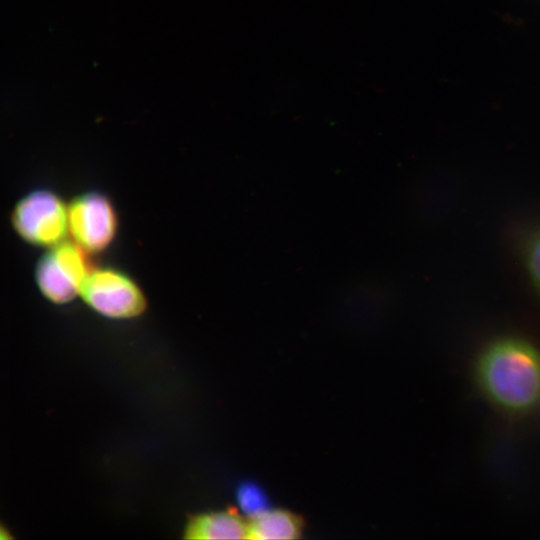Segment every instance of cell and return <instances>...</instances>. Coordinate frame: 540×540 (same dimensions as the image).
<instances>
[{
	"label": "cell",
	"mask_w": 540,
	"mask_h": 540,
	"mask_svg": "<svg viewBox=\"0 0 540 540\" xmlns=\"http://www.w3.org/2000/svg\"><path fill=\"white\" fill-rule=\"evenodd\" d=\"M475 375L482 392L506 412L527 413L540 405V351L525 340L490 343L477 359Z\"/></svg>",
	"instance_id": "obj_1"
},
{
	"label": "cell",
	"mask_w": 540,
	"mask_h": 540,
	"mask_svg": "<svg viewBox=\"0 0 540 540\" xmlns=\"http://www.w3.org/2000/svg\"><path fill=\"white\" fill-rule=\"evenodd\" d=\"M10 222L25 243L47 249L68 239V204L50 189H34L15 203Z\"/></svg>",
	"instance_id": "obj_2"
},
{
	"label": "cell",
	"mask_w": 540,
	"mask_h": 540,
	"mask_svg": "<svg viewBox=\"0 0 540 540\" xmlns=\"http://www.w3.org/2000/svg\"><path fill=\"white\" fill-rule=\"evenodd\" d=\"M80 297L98 314L111 319L141 315L147 307L143 289L127 273L113 267L91 268Z\"/></svg>",
	"instance_id": "obj_3"
},
{
	"label": "cell",
	"mask_w": 540,
	"mask_h": 540,
	"mask_svg": "<svg viewBox=\"0 0 540 540\" xmlns=\"http://www.w3.org/2000/svg\"><path fill=\"white\" fill-rule=\"evenodd\" d=\"M87 254L68 239L47 248L34 270V280L41 295L57 305L69 303L80 296L84 279L91 269Z\"/></svg>",
	"instance_id": "obj_4"
},
{
	"label": "cell",
	"mask_w": 540,
	"mask_h": 540,
	"mask_svg": "<svg viewBox=\"0 0 540 540\" xmlns=\"http://www.w3.org/2000/svg\"><path fill=\"white\" fill-rule=\"evenodd\" d=\"M68 225L71 240L87 253H99L114 241L118 215L107 195L89 190L68 203Z\"/></svg>",
	"instance_id": "obj_5"
},
{
	"label": "cell",
	"mask_w": 540,
	"mask_h": 540,
	"mask_svg": "<svg viewBox=\"0 0 540 540\" xmlns=\"http://www.w3.org/2000/svg\"><path fill=\"white\" fill-rule=\"evenodd\" d=\"M185 539H248V518L234 509L195 515L185 528Z\"/></svg>",
	"instance_id": "obj_6"
},
{
	"label": "cell",
	"mask_w": 540,
	"mask_h": 540,
	"mask_svg": "<svg viewBox=\"0 0 540 540\" xmlns=\"http://www.w3.org/2000/svg\"><path fill=\"white\" fill-rule=\"evenodd\" d=\"M304 527L303 519L284 509L263 510L248 518V539H299Z\"/></svg>",
	"instance_id": "obj_7"
},
{
	"label": "cell",
	"mask_w": 540,
	"mask_h": 540,
	"mask_svg": "<svg viewBox=\"0 0 540 540\" xmlns=\"http://www.w3.org/2000/svg\"><path fill=\"white\" fill-rule=\"evenodd\" d=\"M523 260L532 284L540 292V229L531 233L524 242Z\"/></svg>",
	"instance_id": "obj_8"
},
{
	"label": "cell",
	"mask_w": 540,
	"mask_h": 540,
	"mask_svg": "<svg viewBox=\"0 0 540 540\" xmlns=\"http://www.w3.org/2000/svg\"><path fill=\"white\" fill-rule=\"evenodd\" d=\"M238 499L241 507L251 515L265 510V497L258 488L246 485L238 492Z\"/></svg>",
	"instance_id": "obj_9"
}]
</instances>
